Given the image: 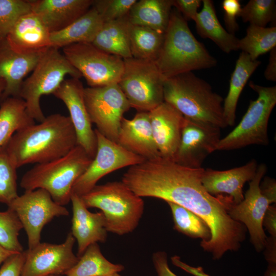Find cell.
<instances>
[{"instance_id":"cell-1","label":"cell","mask_w":276,"mask_h":276,"mask_svg":"<svg viewBox=\"0 0 276 276\" xmlns=\"http://www.w3.org/2000/svg\"><path fill=\"white\" fill-rule=\"evenodd\" d=\"M204 170L159 156L130 167L122 181L142 198L172 202L200 217L211 233L210 240L201 241L200 246L218 260L227 251L239 249L247 229L228 214L226 196H213L206 191L201 182Z\"/></svg>"},{"instance_id":"cell-2","label":"cell","mask_w":276,"mask_h":276,"mask_svg":"<svg viewBox=\"0 0 276 276\" xmlns=\"http://www.w3.org/2000/svg\"><path fill=\"white\" fill-rule=\"evenodd\" d=\"M76 145V134L70 117L54 113L15 132L4 148L17 169L60 158Z\"/></svg>"},{"instance_id":"cell-3","label":"cell","mask_w":276,"mask_h":276,"mask_svg":"<svg viewBox=\"0 0 276 276\" xmlns=\"http://www.w3.org/2000/svg\"><path fill=\"white\" fill-rule=\"evenodd\" d=\"M165 79L194 70L216 65L217 60L195 37L187 21L172 9L163 43L154 62Z\"/></svg>"},{"instance_id":"cell-4","label":"cell","mask_w":276,"mask_h":276,"mask_svg":"<svg viewBox=\"0 0 276 276\" xmlns=\"http://www.w3.org/2000/svg\"><path fill=\"white\" fill-rule=\"evenodd\" d=\"M164 98L185 118L221 129L227 126L223 116V98L192 72L166 79Z\"/></svg>"},{"instance_id":"cell-5","label":"cell","mask_w":276,"mask_h":276,"mask_svg":"<svg viewBox=\"0 0 276 276\" xmlns=\"http://www.w3.org/2000/svg\"><path fill=\"white\" fill-rule=\"evenodd\" d=\"M92 160L83 148L76 145L60 158L36 164L24 174L20 187L25 191L44 189L55 202L64 206L71 201L75 182Z\"/></svg>"},{"instance_id":"cell-6","label":"cell","mask_w":276,"mask_h":276,"mask_svg":"<svg viewBox=\"0 0 276 276\" xmlns=\"http://www.w3.org/2000/svg\"><path fill=\"white\" fill-rule=\"evenodd\" d=\"M81 197L87 208H97L103 213L108 232L120 236L132 233L144 213L142 198L122 181L96 185Z\"/></svg>"},{"instance_id":"cell-7","label":"cell","mask_w":276,"mask_h":276,"mask_svg":"<svg viewBox=\"0 0 276 276\" xmlns=\"http://www.w3.org/2000/svg\"><path fill=\"white\" fill-rule=\"evenodd\" d=\"M68 75L76 79L82 77L59 49H47L31 75L24 80L19 93V98L25 101L26 110L33 120L39 123L45 119L40 107L41 97L53 94Z\"/></svg>"},{"instance_id":"cell-8","label":"cell","mask_w":276,"mask_h":276,"mask_svg":"<svg viewBox=\"0 0 276 276\" xmlns=\"http://www.w3.org/2000/svg\"><path fill=\"white\" fill-rule=\"evenodd\" d=\"M249 86L258 94L250 100L246 113L238 125L221 138L217 150H232L251 145L269 144L268 123L276 104V87H266L250 81Z\"/></svg>"},{"instance_id":"cell-9","label":"cell","mask_w":276,"mask_h":276,"mask_svg":"<svg viewBox=\"0 0 276 276\" xmlns=\"http://www.w3.org/2000/svg\"><path fill=\"white\" fill-rule=\"evenodd\" d=\"M123 59L119 86L131 108L150 112L164 102L165 79L154 62L133 57Z\"/></svg>"},{"instance_id":"cell-10","label":"cell","mask_w":276,"mask_h":276,"mask_svg":"<svg viewBox=\"0 0 276 276\" xmlns=\"http://www.w3.org/2000/svg\"><path fill=\"white\" fill-rule=\"evenodd\" d=\"M62 50L63 54L89 87L118 84L124 68L122 58L105 52L92 43H76Z\"/></svg>"},{"instance_id":"cell-11","label":"cell","mask_w":276,"mask_h":276,"mask_svg":"<svg viewBox=\"0 0 276 276\" xmlns=\"http://www.w3.org/2000/svg\"><path fill=\"white\" fill-rule=\"evenodd\" d=\"M84 99L96 129L117 143L123 114L131 108L119 84L84 88Z\"/></svg>"},{"instance_id":"cell-12","label":"cell","mask_w":276,"mask_h":276,"mask_svg":"<svg viewBox=\"0 0 276 276\" xmlns=\"http://www.w3.org/2000/svg\"><path fill=\"white\" fill-rule=\"evenodd\" d=\"M19 219L28 237V249L40 243L43 227L56 217L69 215L64 206L55 202L45 190L25 191L8 206Z\"/></svg>"},{"instance_id":"cell-13","label":"cell","mask_w":276,"mask_h":276,"mask_svg":"<svg viewBox=\"0 0 276 276\" xmlns=\"http://www.w3.org/2000/svg\"><path fill=\"white\" fill-rule=\"evenodd\" d=\"M95 132L97 142L96 155L72 188V193L79 196L89 192L101 178L108 173L125 167L140 164L146 160L109 140L96 129Z\"/></svg>"},{"instance_id":"cell-14","label":"cell","mask_w":276,"mask_h":276,"mask_svg":"<svg viewBox=\"0 0 276 276\" xmlns=\"http://www.w3.org/2000/svg\"><path fill=\"white\" fill-rule=\"evenodd\" d=\"M267 171L264 164L258 166L256 174L249 183L243 200L238 204L231 201L227 205V212L235 221L245 225L250 235V240L255 249L260 252L264 249L267 238L263 227V219L271 205L260 190V182Z\"/></svg>"},{"instance_id":"cell-15","label":"cell","mask_w":276,"mask_h":276,"mask_svg":"<svg viewBox=\"0 0 276 276\" xmlns=\"http://www.w3.org/2000/svg\"><path fill=\"white\" fill-rule=\"evenodd\" d=\"M75 239L70 232L61 244L40 243L26 251L21 276L64 275L78 262L73 252Z\"/></svg>"},{"instance_id":"cell-16","label":"cell","mask_w":276,"mask_h":276,"mask_svg":"<svg viewBox=\"0 0 276 276\" xmlns=\"http://www.w3.org/2000/svg\"><path fill=\"white\" fill-rule=\"evenodd\" d=\"M220 129L185 117L180 143L173 160L189 168H202L206 157L217 150Z\"/></svg>"},{"instance_id":"cell-17","label":"cell","mask_w":276,"mask_h":276,"mask_svg":"<svg viewBox=\"0 0 276 276\" xmlns=\"http://www.w3.org/2000/svg\"><path fill=\"white\" fill-rule=\"evenodd\" d=\"M84 89L79 79L72 78L64 79L53 95L61 100L68 110L76 134L77 145L83 148L93 159L97 152V138L85 104Z\"/></svg>"},{"instance_id":"cell-18","label":"cell","mask_w":276,"mask_h":276,"mask_svg":"<svg viewBox=\"0 0 276 276\" xmlns=\"http://www.w3.org/2000/svg\"><path fill=\"white\" fill-rule=\"evenodd\" d=\"M45 50L23 52L12 47L6 39L0 41V78L6 84L1 101L9 97L19 98L24 78L33 71Z\"/></svg>"},{"instance_id":"cell-19","label":"cell","mask_w":276,"mask_h":276,"mask_svg":"<svg viewBox=\"0 0 276 276\" xmlns=\"http://www.w3.org/2000/svg\"><path fill=\"white\" fill-rule=\"evenodd\" d=\"M149 114L153 139L160 156L173 160L180 143L184 116L165 101Z\"/></svg>"},{"instance_id":"cell-20","label":"cell","mask_w":276,"mask_h":276,"mask_svg":"<svg viewBox=\"0 0 276 276\" xmlns=\"http://www.w3.org/2000/svg\"><path fill=\"white\" fill-rule=\"evenodd\" d=\"M257 167L256 160L252 159L243 166L227 170L204 169L201 182L210 194L217 196L225 194L234 204H238L244 199V184L252 180Z\"/></svg>"},{"instance_id":"cell-21","label":"cell","mask_w":276,"mask_h":276,"mask_svg":"<svg viewBox=\"0 0 276 276\" xmlns=\"http://www.w3.org/2000/svg\"><path fill=\"white\" fill-rule=\"evenodd\" d=\"M71 201L73 211L71 233L77 242V256L79 257L90 245L105 242L108 232L102 212L89 211L81 196L74 193H72Z\"/></svg>"},{"instance_id":"cell-22","label":"cell","mask_w":276,"mask_h":276,"mask_svg":"<svg viewBox=\"0 0 276 276\" xmlns=\"http://www.w3.org/2000/svg\"><path fill=\"white\" fill-rule=\"evenodd\" d=\"M117 143L146 160L160 156L153 139L149 112H137L130 120L123 118Z\"/></svg>"},{"instance_id":"cell-23","label":"cell","mask_w":276,"mask_h":276,"mask_svg":"<svg viewBox=\"0 0 276 276\" xmlns=\"http://www.w3.org/2000/svg\"><path fill=\"white\" fill-rule=\"evenodd\" d=\"M94 0L30 1L31 11L36 14L50 33L64 29L83 15Z\"/></svg>"},{"instance_id":"cell-24","label":"cell","mask_w":276,"mask_h":276,"mask_svg":"<svg viewBox=\"0 0 276 276\" xmlns=\"http://www.w3.org/2000/svg\"><path fill=\"white\" fill-rule=\"evenodd\" d=\"M50 33L40 18L30 11L16 20L6 39L17 50L40 51L51 47Z\"/></svg>"},{"instance_id":"cell-25","label":"cell","mask_w":276,"mask_h":276,"mask_svg":"<svg viewBox=\"0 0 276 276\" xmlns=\"http://www.w3.org/2000/svg\"><path fill=\"white\" fill-rule=\"evenodd\" d=\"M103 21L92 6L81 17L63 29L50 33L51 47L57 49L79 42L92 43Z\"/></svg>"},{"instance_id":"cell-26","label":"cell","mask_w":276,"mask_h":276,"mask_svg":"<svg viewBox=\"0 0 276 276\" xmlns=\"http://www.w3.org/2000/svg\"><path fill=\"white\" fill-rule=\"evenodd\" d=\"M202 3V8L194 20L199 36L211 39L224 53L228 54L239 50V39L221 25L213 1L203 0Z\"/></svg>"},{"instance_id":"cell-27","label":"cell","mask_w":276,"mask_h":276,"mask_svg":"<svg viewBox=\"0 0 276 276\" xmlns=\"http://www.w3.org/2000/svg\"><path fill=\"white\" fill-rule=\"evenodd\" d=\"M173 0L136 1L128 18L131 25L142 26L164 34L168 25Z\"/></svg>"},{"instance_id":"cell-28","label":"cell","mask_w":276,"mask_h":276,"mask_svg":"<svg viewBox=\"0 0 276 276\" xmlns=\"http://www.w3.org/2000/svg\"><path fill=\"white\" fill-rule=\"evenodd\" d=\"M260 64L261 61L252 60L246 53H240L231 75L227 95L223 100V116L227 126L234 125L240 96L248 79Z\"/></svg>"},{"instance_id":"cell-29","label":"cell","mask_w":276,"mask_h":276,"mask_svg":"<svg viewBox=\"0 0 276 276\" xmlns=\"http://www.w3.org/2000/svg\"><path fill=\"white\" fill-rule=\"evenodd\" d=\"M128 15L103 22L92 43L99 49L123 59L131 58Z\"/></svg>"},{"instance_id":"cell-30","label":"cell","mask_w":276,"mask_h":276,"mask_svg":"<svg viewBox=\"0 0 276 276\" xmlns=\"http://www.w3.org/2000/svg\"><path fill=\"white\" fill-rule=\"evenodd\" d=\"M28 113L25 101L20 98L9 97L0 105V148L18 130L35 124Z\"/></svg>"},{"instance_id":"cell-31","label":"cell","mask_w":276,"mask_h":276,"mask_svg":"<svg viewBox=\"0 0 276 276\" xmlns=\"http://www.w3.org/2000/svg\"><path fill=\"white\" fill-rule=\"evenodd\" d=\"M124 269L123 265L113 264L107 260L98 243H95L86 249L77 263L64 276H111Z\"/></svg>"},{"instance_id":"cell-32","label":"cell","mask_w":276,"mask_h":276,"mask_svg":"<svg viewBox=\"0 0 276 276\" xmlns=\"http://www.w3.org/2000/svg\"><path fill=\"white\" fill-rule=\"evenodd\" d=\"M129 36L133 58L155 61L163 43L164 34L148 27L130 24Z\"/></svg>"},{"instance_id":"cell-33","label":"cell","mask_w":276,"mask_h":276,"mask_svg":"<svg viewBox=\"0 0 276 276\" xmlns=\"http://www.w3.org/2000/svg\"><path fill=\"white\" fill-rule=\"evenodd\" d=\"M276 47V27H262L249 25L246 35L239 39L238 49L252 60Z\"/></svg>"},{"instance_id":"cell-34","label":"cell","mask_w":276,"mask_h":276,"mask_svg":"<svg viewBox=\"0 0 276 276\" xmlns=\"http://www.w3.org/2000/svg\"><path fill=\"white\" fill-rule=\"evenodd\" d=\"M172 215L174 228L188 237L206 242L211 237V230L198 215L177 204L167 202Z\"/></svg>"},{"instance_id":"cell-35","label":"cell","mask_w":276,"mask_h":276,"mask_svg":"<svg viewBox=\"0 0 276 276\" xmlns=\"http://www.w3.org/2000/svg\"><path fill=\"white\" fill-rule=\"evenodd\" d=\"M22 225L16 213L8 209L0 212V245L5 249L15 252L24 251L18 240Z\"/></svg>"},{"instance_id":"cell-36","label":"cell","mask_w":276,"mask_h":276,"mask_svg":"<svg viewBox=\"0 0 276 276\" xmlns=\"http://www.w3.org/2000/svg\"><path fill=\"white\" fill-rule=\"evenodd\" d=\"M275 4L274 0H250L241 8L239 17L244 22L266 27L275 20Z\"/></svg>"},{"instance_id":"cell-37","label":"cell","mask_w":276,"mask_h":276,"mask_svg":"<svg viewBox=\"0 0 276 276\" xmlns=\"http://www.w3.org/2000/svg\"><path fill=\"white\" fill-rule=\"evenodd\" d=\"M17 168L5 148H0V203L10 204L18 196Z\"/></svg>"},{"instance_id":"cell-38","label":"cell","mask_w":276,"mask_h":276,"mask_svg":"<svg viewBox=\"0 0 276 276\" xmlns=\"http://www.w3.org/2000/svg\"><path fill=\"white\" fill-rule=\"evenodd\" d=\"M30 11V1L0 0V41L6 38L16 20Z\"/></svg>"},{"instance_id":"cell-39","label":"cell","mask_w":276,"mask_h":276,"mask_svg":"<svg viewBox=\"0 0 276 276\" xmlns=\"http://www.w3.org/2000/svg\"><path fill=\"white\" fill-rule=\"evenodd\" d=\"M136 0H94L96 9L103 22L127 16Z\"/></svg>"},{"instance_id":"cell-40","label":"cell","mask_w":276,"mask_h":276,"mask_svg":"<svg viewBox=\"0 0 276 276\" xmlns=\"http://www.w3.org/2000/svg\"><path fill=\"white\" fill-rule=\"evenodd\" d=\"M222 7L224 11V20L227 31L232 34L239 29L236 18L239 17L241 6L238 0H223Z\"/></svg>"},{"instance_id":"cell-41","label":"cell","mask_w":276,"mask_h":276,"mask_svg":"<svg viewBox=\"0 0 276 276\" xmlns=\"http://www.w3.org/2000/svg\"><path fill=\"white\" fill-rule=\"evenodd\" d=\"M26 251L15 253L8 258L0 268V276H21Z\"/></svg>"},{"instance_id":"cell-42","label":"cell","mask_w":276,"mask_h":276,"mask_svg":"<svg viewBox=\"0 0 276 276\" xmlns=\"http://www.w3.org/2000/svg\"><path fill=\"white\" fill-rule=\"evenodd\" d=\"M201 3V0H173V7L187 21L194 20Z\"/></svg>"},{"instance_id":"cell-43","label":"cell","mask_w":276,"mask_h":276,"mask_svg":"<svg viewBox=\"0 0 276 276\" xmlns=\"http://www.w3.org/2000/svg\"><path fill=\"white\" fill-rule=\"evenodd\" d=\"M152 262L158 276H177L169 268L166 252L158 251L153 253Z\"/></svg>"},{"instance_id":"cell-44","label":"cell","mask_w":276,"mask_h":276,"mask_svg":"<svg viewBox=\"0 0 276 276\" xmlns=\"http://www.w3.org/2000/svg\"><path fill=\"white\" fill-rule=\"evenodd\" d=\"M260 190L262 195L265 197L270 204L276 202L275 180L269 177H264L260 183Z\"/></svg>"},{"instance_id":"cell-45","label":"cell","mask_w":276,"mask_h":276,"mask_svg":"<svg viewBox=\"0 0 276 276\" xmlns=\"http://www.w3.org/2000/svg\"><path fill=\"white\" fill-rule=\"evenodd\" d=\"M263 226H264L271 236L276 237V206L270 205L263 217Z\"/></svg>"},{"instance_id":"cell-46","label":"cell","mask_w":276,"mask_h":276,"mask_svg":"<svg viewBox=\"0 0 276 276\" xmlns=\"http://www.w3.org/2000/svg\"><path fill=\"white\" fill-rule=\"evenodd\" d=\"M172 264L194 276H210L205 273L201 267H193L181 260L180 257L174 256L171 258Z\"/></svg>"},{"instance_id":"cell-47","label":"cell","mask_w":276,"mask_h":276,"mask_svg":"<svg viewBox=\"0 0 276 276\" xmlns=\"http://www.w3.org/2000/svg\"><path fill=\"white\" fill-rule=\"evenodd\" d=\"M268 63L264 72V77L266 80L276 81V47L270 51Z\"/></svg>"},{"instance_id":"cell-48","label":"cell","mask_w":276,"mask_h":276,"mask_svg":"<svg viewBox=\"0 0 276 276\" xmlns=\"http://www.w3.org/2000/svg\"><path fill=\"white\" fill-rule=\"evenodd\" d=\"M276 237L270 236L267 238L264 249L265 257L268 263H276Z\"/></svg>"},{"instance_id":"cell-49","label":"cell","mask_w":276,"mask_h":276,"mask_svg":"<svg viewBox=\"0 0 276 276\" xmlns=\"http://www.w3.org/2000/svg\"><path fill=\"white\" fill-rule=\"evenodd\" d=\"M15 253L18 252H15L7 250L0 245V265L3 263L8 258Z\"/></svg>"},{"instance_id":"cell-50","label":"cell","mask_w":276,"mask_h":276,"mask_svg":"<svg viewBox=\"0 0 276 276\" xmlns=\"http://www.w3.org/2000/svg\"><path fill=\"white\" fill-rule=\"evenodd\" d=\"M264 276H276V263H268Z\"/></svg>"},{"instance_id":"cell-51","label":"cell","mask_w":276,"mask_h":276,"mask_svg":"<svg viewBox=\"0 0 276 276\" xmlns=\"http://www.w3.org/2000/svg\"><path fill=\"white\" fill-rule=\"evenodd\" d=\"M5 86L6 84L5 81L0 78V98L5 90Z\"/></svg>"},{"instance_id":"cell-52","label":"cell","mask_w":276,"mask_h":276,"mask_svg":"<svg viewBox=\"0 0 276 276\" xmlns=\"http://www.w3.org/2000/svg\"><path fill=\"white\" fill-rule=\"evenodd\" d=\"M111 276H122V275L119 274L118 272H117V273H114L112 274Z\"/></svg>"},{"instance_id":"cell-53","label":"cell","mask_w":276,"mask_h":276,"mask_svg":"<svg viewBox=\"0 0 276 276\" xmlns=\"http://www.w3.org/2000/svg\"><path fill=\"white\" fill-rule=\"evenodd\" d=\"M49 276H63L62 275H49Z\"/></svg>"}]
</instances>
